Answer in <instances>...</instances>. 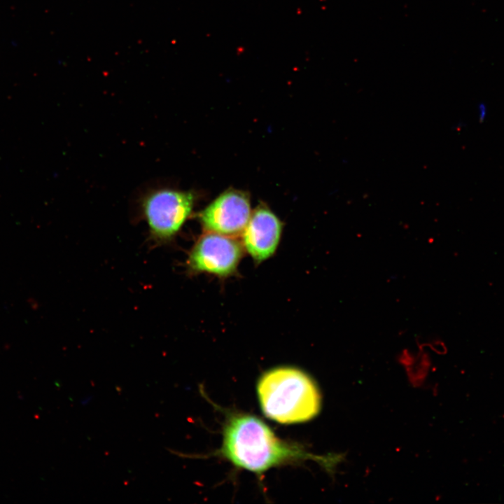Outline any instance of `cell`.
Returning a JSON list of instances; mask_svg holds the SVG:
<instances>
[{
    "instance_id": "1",
    "label": "cell",
    "mask_w": 504,
    "mask_h": 504,
    "mask_svg": "<svg viewBox=\"0 0 504 504\" xmlns=\"http://www.w3.org/2000/svg\"><path fill=\"white\" fill-rule=\"evenodd\" d=\"M220 454L235 466L261 475L286 463L312 460L332 472L342 456H318L279 438L259 418L246 414L229 416Z\"/></svg>"
},
{
    "instance_id": "2",
    "label": "cell",
    "mask_w": 504,
    "mask_h": 504,
    "mask_svg": "<svg viewBox=\"0 0 504 504\" xmlns=\"http://www.w3.org/2000/svg\"><path fill=\"white\" fill-rule=\"evenodd\" d=\"M262 412L281 424L312 419L319 412L321 398L313 379L304 371L284 366L265 372L258 383Z\"/></svg>"
},
{
    "instance_id": "3",
    "label": "cell",
    "mask_w": 504,
    "mask_h": 504,
    "mask_svg": "<svg viewBox=\"0 0 504 504\" xmlns=\"http://www.w3.org/2000/svg\"><path fill=\"white\" fill-rule=\"evenodd\" d=\"M194 203L190 191L160 188L148 192L141 207L152 238L161 243L172 239L190 217Z\"/></svg>"
},
{
    "instance_id": "4",
    "label": "cell",
    "mask_w": 504,
    "mask_h": 504,
    "mask_svg": "<svg viewBox=\"0 0 504 504\" xmlns=\"http://www.w3.org/2000/svg\"><path fill=\"white\" fill-rule=\"evenodd\" d=\"M243 254V245L234 237L206 232L192 248L187 266L192 273L225 277L235 272Z\"/></svg>"
},
{
    "instance_id": "5",
    "label": "cell",
    "mask_w": 504,
    "mask_h": 504,
    "mask_svg": "<svg viewBox=\"0 0 504 504\" xmlns=\"http://www.w3.org/2000/svg\"><path fill=\"white\" fill-rule=\"evenodd\" d=\"M251 215L249 196L243 191L230 189L202 210L198 218L206 232L234 237L243 232Z\"/></svg>"
},
{
    "instance_id": "6",
    "label": "cell",
    "mask_w": 504,
    "mask_h": 504,
    "mask_svg": "<svg viewBox=\"0 0 504 504\" xmlns=\"http://www.w3.org/2000/svg\"><path fill=\"white\" fill-rule=\"evenodd\" d=\"M283 224L274 212L262 204L251 213L242 234V245L255 262L260 263L276 251Z\"/></svg>"
}]
</instances>
